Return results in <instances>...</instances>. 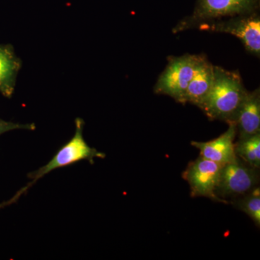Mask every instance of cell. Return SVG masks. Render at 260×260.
Returning <instances> with one entry per match:
<instances>
[{
  "instance_id": "cell-1",
  "label": "cell",
  "mask_w": 260,
  "mask_h": 260,
  "mask_svg": "<svg viewBox=\"0 0 260 260\" xmlns=\"http://www.w3.org/2000/svg\"><path fill=\"white\" fill-rule=\"evenodd\" d=\"M247 93L238 72L214 66L213 85L200 109L210 120L234 122Z\"/></svg>"
},
{
  "instance_id": "cell-2",
  "label": "cell",
  "mask_w": 260,
  "mask_h": 260,
  "mask_svg": "<svg viewBox=\"0 0 260 260\" xmlns=\"http://www.w3.org/2000/svg\"><path fill=\"white\" fill-rule=\"evenodd\" d=\"M84 124L85 123L81 118L75 119V133L73 138L61 147L54 156L45 166L37 171L29 173L28 178L31 181L19 190L13 198L0 204V209L16 203L19 198L22 195L26 194L28 189L39 179L55 169L68 167L81 160H87L93 165L95 162L94 158H106L105 153L98 151L96 149L89 146L84 139Z\"/></svg>"
},
{
  "instance_id": "cell-3",
  "label": "cell",
  "mask_w": 260,
  "mask_h": 260,
  "mask_svg": "<svg viewBox=\"0 0 260 260\" xmlns=\"http://www.w3.org/2000/svg\"><path fill=\"white\" fill-rule=\"evenodd\" d=\"M259 6V0H198L193 14L181 20L173 31L197 28L200 24L224 18L252 14Z\"/></svg>"
},
{
  "instance_id": "cell-4",
  "label": "cell",
  "mask_w": 260,
  "mask_h": 260,
  "mask_svg": "<svg viewBox=\"0 0 260 260\" xmlns=\"http://www.w3.org/2000/svg\"><path fill=\"white\" fill-rule=\"evenodd\" d=\"M200 55L186 54L181 56H169L168 64L154 86V92L172 97L184 104L188 85L194 74Z\"/></svg>"
},
{
  "instance_id": "cell-5",
  "label": "cell",
  "mask_w": 260,
  "mask_h": 260,
  "mask_svg": "<svg viewBox=\"0 0 260 260\" xmlns=\"http://www.w3.org/2000/svg\"><path fill=\"white\" fill-rule=\"evenodd\" d=\"M197 28L232 34L240 39L248 52L259 57L260 17L257 12L232 17L227 20L207 22L200 24Z\"/></svg>"
},
{
  "instance_id": "cell-6",
  "label": "cell",
  "mask_w": 260,
  "mask_h": 260,
  "mask_svg": "<svg viewBox=\"0 0 260 260\" xmlns=\"http://www.w3.org/2000/svg\"><path fill=\"white\" fill-rule=\"evenodd\" d=\"M259 179L257 169L237 158L222 167L216 194L223 200L239 198L256 187Z\"/></svg>"
},
{
  "instance_id": "cell-7",
  "label": "cell",
  "mask_w": 260,
  "mask_h": 260,
  "mask_svg": "<svg viewBox=\"0 0 260 260\" xmlns=\"http://www.w3.org/2000/svg\"><path fill=\"white\" fill-rule=\"evenodd\" d=\"M223 166L200 156L188 164L182 174V178L190 186L192 198H209L218 203L229 204L216 194L220 170Z\"/></svg>"
},
{
  "instance_id": "cell-8",
  "label": "cell",
  "mask_w": 260,
  "mask_h": 260,
  "mask_svg": "<svg viewBox=\"0 0 260 260\" xmlns=\"http://www.w3.org/2000/svg\"><path fill=\"white\" fill-rule=\"evenodd\" d=\"M229 129L215 139L208 142H191V145L200 150V156L221 166L237 160L234 142L237 127L234 122L229 123Z\"/></svg>"
},
{
  "instance_id": "cell-9",
  "label": "cell",
  "mask_w": 260,
  "mask_h": 260,
  "mask_svg": "<svg viewBox=\"0 0 260 260\" xmlns=\"http://www.w3.org/2000/svg\"><path fill=\"white\" fill-rule=\"evenodd\" d=\"M234 123L237 127L238 139L260 133V90L248 91L241 104Z\"/></svg>"
},
{
  "instance_id": "cell-10",
  "label": "cell",
  "mask_w": 260,
  "mask_h": 260,
  "mask_svg": "<svg viewBox=\"0 0 260 260\" xmlns=\"http://www.w3.org/2000/svg\"><path fill=\"white\" fill-rule=\"evenodd\" d=\"M213 79L214 65L208 61L206 56L201 54L192 79L186 90L185 103L201 107L211 90Z\"/></svg>"
},
{
  "instance_id": "cell-11",
  "label": "cell",
  "mask_w": 260,
  "mask_h": 260,
  "mask_svg": "<svg viewBox=\"0 0 260 260\" xmlns=\"http://www.w3.org/2000/svg\"><path fill=\"white\" fill-rule=\"evenodd\" d=\"M22 61L10 44H0V93L11 98L14 93L17 76Z\"/></svg>"
},
{
  "instance_id": "cell-12",
  "label": "cell",
  "mask_w": 260,
  "mask_h": 260,
  "mask_svg": "<svg viewBox=\"0 0 260 260\" xmlns=\"http://www.w3.org/2000/svg\"><path fill=\"white\" fill-rule=\"evenodd\" d=\"M235 153L238 158L251 167H260V133L238 139L235 143Z\"/></svg>"
},
{
  "instance_id": "cell-13",
  "label": "cell",
  "mask_w": 260,
  "mask_h": 260,
  "mask_svg": "<svg viewBox=\"0 0 260 260\" xmlns=\"http://www.w3.org/2000/svg\"><path fill=\"white\" fill-rule=\"evenodd\" d=\"M236 206L245 213L254 221L257 227L260 226V189L256 186L247 194L243 195L242 199L237 200Z\"/></svg>"
},
{
  "instance_id": "cell-14",
  "label": "cell",
  "mask_w": 260,
  "mask_h": 260,
  "mask_svg": "<svg viewBox=\"0 0 260 260\" xmlns=\"http://www.w3.org/2000/svg\"><path fill=\"white\" fill-rule=\"evenodd\" d=\"M37 126L34 123L32 124H18V123L11 122L0 119V135L4 134L8 132L15 129L35 130Z\"/></svg>"
}]
</instances>
